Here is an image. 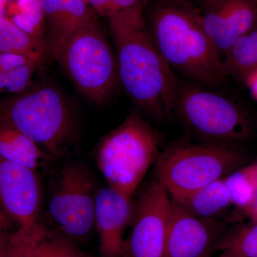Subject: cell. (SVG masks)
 Segmentation results:
<instances>
[{
	"instance_id": "obj_1",
	"label": "cell",
	"mask_w": 257,
	"mask_h": 257,
	"mask_svg": "<svg viewBox=\"0 0 257 257\" xmlns=\"http://www.w3.org/2000/svg\"><path fill=\"white\" fill-rule=\"evenodd\" d=\"M154 43L173 71L202 87L217 89L228 77L192 0H153L145 13Z\"/></svg>"
},
{
	"instance_id": "obj_2",
	"label": "cell",
	"mask_w": 257,
	"mask_h": 257,
	"mask_svg": "<svg viewBox=\"0 0 257 257\" xmlns=\"http://www.w3.org/2000/svg\"><path fill=\"white\" fill-rule=\"evenodd\" d=\"M109 24L120 84L144 114L165 119L175 109L179 81L154 43L145 17Z\"/></svg>"
},
{
	"instance_id": "obj_3",
	"label": "cell",
	"mask_w": 257,
	"mask_h": 257,
	"mask_svg": "<svg viewBox=\"0 0 257 257\" xmlns=\"http://www.w3.org/2000/svg\"><path fill=\"white\" fill-rule=\"evenodd\" d=\"M0 120L25 134L55 161L69 158L79 138L77 109L55 86L32 87L0 101Z\"/></svg>"
},
{
	"instance_id": "obj_4",
	"label": "cell",
	"mask_w": 257,
	"mask_h": 257,
	"mask_svg": "<svg viewBox=\"0 0 257 257\" xmlns=\"http://www.w3.org/2000/svg\"><path fill=\"white\" fill-rule=\"evenodd\" d=\"M160 138L138 113L101 139L94 151L96 167L108 185L133 197L156 158Z\"/></svg>"
},
{
	"instance_id": "obj_5",
	"label": "cell",
	"mask_w": 257,
	"mask_h": 257,
	"mask_svg": "<svg viewBox=\"0 0 257 257\" xmlns=\"http://www.w3.org/2000/svg\"><path fill=\"white\" fill-rule=\"evenodd\" d=\"M75 87L102 105L119 84L116 55L94 15L69 38L56 59Z\"/></svg>"
},
{
	"instance_id": "obj_6",
	"label": "cell",
	"mask_w": 257,
	"mask_h": 257,
	"mask_svg": "<svg viewBox=\"0 0 257 257\" xmlns=\"http://www.w3.org/2000/svg\"><path fill=\"white\" fill-rule=\"evenodd\" d=\"M98 188L84 162L67 158L52 171L47 213L54 226L71 239L84 240L94 229Z\"/></svg>"
},
{
	"instance_id": "obj_7",
	"label": "cell",
	"mask_w": 257,
	"mask_h": 257,
	"mask_svg": "<svg viewBox=\"0 0 257 257\" xmlns=\"http://www.w3.org/2000/svg\"><path fill=\"white\" fill-rule=\"evenodd\" d=\"M236 160L235 154L219 145H175L159 157L157 179L178 202L222 179Z\"/></svg>"
},
{
	"instance_id": "obj_8",
	"label": "cell",
	"mask_w": 257,
	"mask_h": 257,
	"mask_svg": "<svg viewBox=\"0 0 257 257\" xmlns=\"http://www.w3.org/2000/svg\"><path fill=\"white\" fill-rule=\"evenodd\" d=\"M174 111L192 133L209 141L219 143L246 133V121L233 101L194 83L179 82Z\"/></svg>"
},
{
	"instance_id": "obj_9",
	"label": "cell",
	"mask_w": 257,
	"mask_h": 257,
	"mask_svg": "<svg viewBox=\"0 0 257 257\" xmlns=\"http://www.w3.org/2000/svg\"><path fill=\"white\" fill-rule=\"evenodd\" d=\"M157 179L140 189L134 200L133 219L122 257H165L171 201Z\"/></svg>"
},
{
	"instance_id": "obj_10",
	"label": "cell",
	"mask_w": 257,
	"mask_h": 257,
	"mask_svg": "<svg viewBox=\"0 0 257 257\" xmlns=\"http://www.w3.org/2000/svg\"><path fill=\"white\" fill-rule=\"evenodd\" d=\"M43 204L40 173L0 157V219L30 229L42 219Z\"/></svg>"
},
{
	"instance_id": "obj_11",
	"label": "cell",
	"mask_w": 257,
	"mask_h": 257,
	"mask_svg": "<svg viewBox=\"0 0 257 257\" xmlns=\"http://www.w3.org/2000/svg\"><path fill=\"white\" fill-rule=\"evenodd\" d=\"M203 28L219 55L257 23V0H196Z\"/></svg>"
},
{
	"instance_id": "obj_12",
	"label": "cell",
	"mask_w": 257,
	"mask_h": 257,
	"mask_svg": "<svg viewBox=\"0 0 257 257\" xmlns=\"http://www.w3.org/2000/svg\"><path fill=\"white\" fill-rule=\"evenodd\" d=\"M219 225L198 218L171 201L166 232L165 257H210L219 247Z\"/></svg>"
},
{
	"instance_id": "obj_13",
	"label": "cell",
	"mask_w": 257,
	"mask_h": 257,
	"mask_svg": "<svg viewBox=\"0 0 257 257\" xmlns=\"http://www.w3.org/2000/svg\"><path fill=\"white\" fill-rule=\"evenodd\" d=\"M133 197L107 185L98 189L94 229L99 236L101 257H122L124 234L133 219Z\"/></svg>"
},
{
	"instance_id": "obj_14",
	"label": "cell",
	"mask_w": 257,
	"mask_h": 257,
	"mask_svg": "<svg viewBox=\"0 0 257 257\" xmlns=\"http://www.w3.org/2000/svg\"><path fill=\"white\" fill-rule=\"evenodd\" d=\"M9 257H92L60 230L39 221L10 234Z\"/></svg>"
},
{
	"instance_id": "obj_15",
	"label": "cell",
	"mask_w": 257,
	"mask_h": 257,
	"mask_svg": "<svg viewBox=\"0 0 257 257\" xmlns=\"http://www.w3.org/2000/svg\"><path fill=\"white\" fill-rule=\"evenodd\" d=\"M49 54L57 59L69 38L96 15L85 0H40Z\"/></svg>"
},
{
	"instance_id": "obj_16",
	"label": "cell",
	"mask_w": 257,
	"mask_h": 257,
	"mask_svg": "<svg viewBox=\"0 0 257 257\" xmlns=\"http://www.w3.org/2000/svg\"><path fill=\"white\" fill-rule=\"evenodd\" d=\"M0 157L39 173L55 161L25 134L1 120Z\"/></svg>"
},
{
	"instance_id": "obj_17",
	"label": "cell",
	"mask_w": 257,
	"mask_h": 257,
	"mask_svg": "<svg viewBox=\"0 0 257 257\" xmlns=\"http://www.w3.org/2000/svg\"><path fill=\"white\" fill-rule=\"evenodd\" d=\"M176 202L194 216L213 219L222 212L231 201L224 180L221 179Z\"/></svg>"
},
{
	"instance_id": "obj_18",
	"label": "cell",
	"mask_w": 257,
	"mask_h": 257,
	"mask_svg": "<svg viewBox=\"0 0 257 257\" xmlns=\"http://www.w3.org/2000/svg\"><path fill=\"white\" fill-rule=\"evenodd\" d=\"M39 66L26 56L0 52V93L20 94L28 91Z\"/></svg>"
},
{
	"instance_id": "obj_19",
	"label": "cell",
	"mask_w": 257,
	"mask_h": 257,
	"mask_svg": "<svg viewBox=\"0 0 257 257\" xmlns=\"http://www.w3.org/2000/svg\"><path fill=\"white\" fill-rule=\"evenodd\" d=\"M0 52L26 56L40 65L49 54L46 42L24 32L5 15H0Z\"/></svg>"
},
{
	"instance_id": "obj_20",
	"label": "cell",
	"mask_w": 257,
	"mask_h": 257,
	"mask_svg": "<svg viewBox=\"0 0 257 257\" xmlns=\"http://www.w3.org/2000/svg\"><path fill=\"white\" fill-rule=\"evenodd\" d=\"M224 56L223 64L227 77L246 81L257 70V23L240 37Z\"/></svg>"
},
{
	"instance_id": "obj_21",
	"label": "cell",
	"mask_w": 257,
	"mask_h": 257,
	"mask_svg": "<svg viewBox=\"0 0 257 257\" xmlns=\"http://www.w3.org/2000/svg\"><path fill=\"white\" fill-rule=\"evenodd\" d=\"M96 13L108 21L143 18L150 0H85Z\"/></svg>"
},
{
	"instance_id": "obj_22",
	"label": "cell",
	"mask_w": 257,
	"mask_h": 257,
	"mask_svg": "<svg viewBox=\"0 0 257 257\" xmlns=\"http://www.w3.org/2000/svg\"><path fill=\"white\" fill-rule=\"evenodd\" d=\"M14 9L10 20L24 32L46 42L44 38L46 23L40 0H16Z\"/></svg>"
},
{
	"instance_id": "obj_23",
	"label": "cell",
	"mask_w": 257,
	"mask_h": 257,
	"mask_svg": "<svg viewBox=\"0 0 257 257\" xmlns=\"http://www.w3.org/2000/svg\"><path fill=\"white\" fill-rule=\"evenodd\" d=\"M224 180L231 202L239 206L253 202L257 192V169L234 172Z\"/></svg>"
},
{
	"instance_id": "obj_24",
	"label": "cell",
	"mask_w": 257,
	"mask_h": 257,
	"mask_svg": "<svg viewBox=\"0 0 257 257\" xmlns=\"http://www.w3.org/2000/svg\"><path fill=\"white\" fill-rule=\"evenodd\" d=\"M226 254L231 256L236 254L243 257H257V225L243 235L234 251Z\"/></svg>"
},
{
	"instance_id": "obj_25",
	"label": "cell",
	"mask_w": 257,
	"mask_h": 257,
	"mask_svg": "<svg viewBox=\"0 0 257 257\" xmlns=\"http://www.w3.org/2000/svg\"><path fill=\"white\" fill-rule=\"evenodd\" d=\"M10 234L5 231V222L0 219V257H9Z\"/></svg>"
},
{
	"instance_id": "obj_26",
	"label": "cell",
	"mask_w": 257,
	"mask_h": 257,
	"mask_svg": "<svg viewBox=\"0 0 257 257\" xmlns=\"http://www.w3.org/2000/svg\"><path fill=\"white\" fill-rule=\"evenodd\" d=\"M245 82L251 89L253 96L257 99V70L250 74Z\"/></svg>"
},
{
	"instance_id": "obj_27",
	"label": "cell",
	"mask_w": 257,
	"mask_h": 257,
	"mask_svg": "<svg viewBox=\"0 0 257 257\" xmlns=\"http://www.w3.org/2000/svg\"><path fill=\"white\" fill-rule=\"evenodd\" d=\"M253 208H254L255 213L257 215V192L256 197H255L254 201H253Z\"/></svg>"
},
{
	"instance_id": "obj_28",
	"label": "cell",
	"mask_w": 257,
	"mask_h": 257,
	"mask_svg": "<svg viewBox=\"0 0 257 257\" xmlns=\"http://www.w3.org/2000/svg\"><path fill=\"white\" fill-rule=\"evenodd\" d=\"M221 257H228L226 254H223Z\"/></svg>"
},
{
	"instance_id": "obj_29",
	"label": "cell",
	"mask_w": 257,
	"mask_h": 257,
	"mask_svg": "<svg viewBox=\"0 0 257 257\" xmlns=\"http://www.w3.org/2000/svg\"><path fill=\"white\" fill-rule=\"evenodd\" d=\"M192 1H196V0H192Z\"/></svg>"
}]
</instances>
